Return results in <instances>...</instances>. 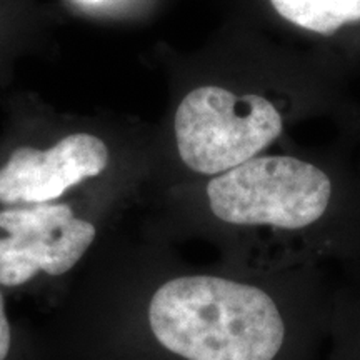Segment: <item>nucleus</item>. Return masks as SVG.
Wrapping results in <instances>:
<instances>
[{"label": "nucleus", "mask_w": 360, "mask_h": 360, "mask_svg": "<svg viewBox=\"0 0 360 360\" xmlns=\"http://www.w3.org/2000/svg\"><path fill=\"white\" fill-rule=\"evenodd\" d=\"M205 199L233 267L282 272L360 257V220L339 212L334 177L310 160L257 155L214 175Z\"/></svg>", "instance_id": "f257e3e1"}, {"label": "nucleus", "mask_w": 360, "mask_h": 360, "mask_svg": "<svg viewBox=\"0 0 360 360\" xmlns=\"http://www.w3.org/2000/svg\"><path fill=\"white\" fill-rule=\"evenodd\" d=\"M180 160L192 172L224 174L257 157L282 132V117L260 96L220 87L192 90L174 120Z\"/></svg>", "instance_id": "f03ea898"}, {"label": "nucleus", "mask_w": 360, "mask_h": 360, "mask_svg": "<svg viewBox=\"0 0 360 360\" xmlns=\"http://www.w3.org/2000/svg\"><path fill=\"white\" fill-rule=\"evenodd\" d=\"M0 283L17 287L39 270L49 276L69 272L96 238V227L77 219L67 204H35L0 212Z\"/></svg>", "instance_id": "7ed1b4c3"}, {"label": "nucleus", "mask_w": 360, "mask_h": 360, "mask_svg": "<svg viewBox=\"0 0 360 360\" xmlns=\"http://www.w3.org/2000/svg\"><path fill=\"white\" fill-rule=\"evenodd\" d=\"M109 164V150L92 134H72L49 150L19 147L0 167L2 204H47Z\"/></svg>", "instance_id": "20e7f679"}, {"label": "nucleus", "mask_w": 360, "mask_h": 360, "mask_svg": "<svg viewBox=\"0 0 360 360\" xmlns=\"http://www.w3.org/2000/svg\"><path fill=\"white\" fill-rule=\"evenodd\" d=\"M330 323L321 360H360V257L332 267Z\"/></svg>", "instance_id": "39448f33"}, {"label": "nucleus", "mask_w": 360, "mask_h": 360, "mask_svg": "<svg viewBox=\"0 0 360 360\" xmlns=\"http://www.w3.org/2000/svg\"><path fill=\"white\" fill-rule=\"evenodd\" d=\"M285 20L317 34H332L360 20V0H270Z\"/></svg>", "instance_id": "423d86ee"}, {"label": "nucleus", "mask_w": 360, "mask_h": 360, "mask_svg": "<svg viewBox=\"0 0 360 360\" xmlns=\"http://www.w3.org/2000/svg\"><path fill=\"white\" fill-rule=\"evenodd\" d=\"M11 349V326L4 305V297L0 294V360H6Z\"/></svg>", "instance_id": "0eeeda50"}, {"label": "nucleus", "mask_w": 360, "mask_h": 360, "mask_svg": "<svg viewBox=\"0 0 360 360\" xmlns=\"http://www.w3.org/2000/svg\"><path fill=\"white\" fill-rule=\"evenodd\" d=\"M87 2H97V0H87Z\"/></svg>", "instance_id": "6e6552de"}]
</instances>
